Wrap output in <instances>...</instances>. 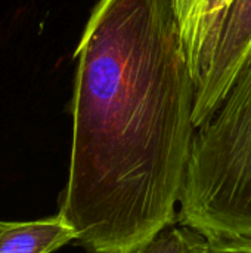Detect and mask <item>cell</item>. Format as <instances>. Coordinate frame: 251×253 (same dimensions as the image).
Here are the masks:
<instances>
[{
  "label": "cell",
  "instance_id": "cell-1",
  "mask_svg": "<svg viewBox=\"0 0 251 253\" xmlns=\"http://www.w3.org/2000/svg\"><path fill=\"white\" fill-rule=\"evenodd\" d=\"M58 213L89 253H139L178 221L195 83L169 0H99L75 49Z\"/></svg>",
  "mask_w": 251,
  "mask_h": 253
},
{
  "label": "cell",
  "instance_id": "cell-3",
  "mask_svg": "<svg viewBox=\"0 0 251 253\" xmlns=\"http://www.w3.org/2000/svg\"><path fill=\"white\" fill-rule=\"evenodd\" d=\"M235 0H169L195 83L204 86L225 21Z\"/></svg>",
  "mask_w": 251,
  "mask_h": 253
},
{
  "label": "cell",
  "instance_id": "cell-4",
  "mask_svg": "<svg viewBox=\"0 0 251 253\" xmlns=\"http://www.w3.org/2000/svg\"><path fill=\"white\" fill-rule=\"evenodd\" d=\"M251 47V0H235L220 34L210 73L195 96L198 127L216 110Z\"/></svg>",
  "mask_w": 251,
  "mask_h": 253
},
{
  "label": "cell",
  "instance_id": "cell-6",
  "mask_svg": "<svg viewBox=\"0 0 251 253\" xmlns=\"http://www.w3.org/2000/svg\"><path fill=\"white\" fill-rule=\"evenodd\" d=\"M213 243L201 231L173 222L161 230L139 253H212Z\"/></svg>",
  "mask_w": 251,
  "mask_h": 253
},
{
  "label": "cell",
  "instance_id": "cell-7",
  "mask_svg": "<svg viewBox=\"0 0 251 253\" xmlns=\"http://www.w3.org/2000/svg\"><path fill=\"white\" fill-rule=\"evenodd\" d=\"M212 253H251V243L213 245Z\"/></svg>",
  "mask_w": 251,
  "mask_h": 253
},
{
  "label": "cell",
  "instance_id": "cell-5",
  "mask_svg": "<svg viewBox=\"0 0 251 253\" xmlns=\"http://www.w3.org/2000/svg\"><path fill=\"white\" fill-rule=\"evenodd\" d=\"M71 242H77V234L59 213L34 221H0V253H53Z\"/></svg>",
  "mask_w": 251,
  "mask_h": 253
},
{
  "label": "cell",
  "instance_id": "cell-2",
  "mask_svg": "<svg viewBox=\"0 0 251 253\" xmlns=\"http://www.w3.org/2000/svg\"><path fill=\"white\" fill-rule=\"evenodd\" d=\"M178 222L213 245L251 243V47L216 110L197 127Z\"/></svg>",
  "mask_w": 251,
  "mask_h": 253
}]
</instances>
